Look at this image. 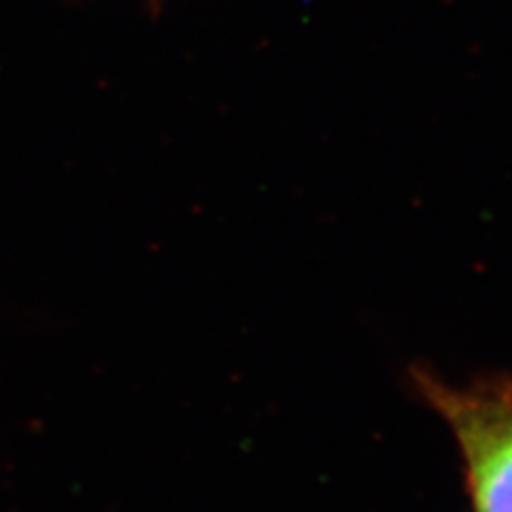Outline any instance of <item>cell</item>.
<instances>
[{
	"label": "cell",
	"instance_id": "cell-1",
	"mask_svg": "<svg viewBox=\"0 0 512 512\" xmlns=\"http://www.w3.org/2000/svg\"><path fill=\"white\" fill-rule=\"evenodd\" d=\"M421 391L451 427L476 512H512V384L455 389L427 374Z\"/></svg>",
	"mask_w": 512,
	"mask_h": 512
},
{
	"label": "cell",
	"instance_id": "cell-2",
	"mask_svg": "<svg viewBox=\"0 0 512 512\" xmlns=\"http://www.w3.org/2000/svg\"><path fill=\"white\" fill-rule=\"evenodd\" d=\"M150 3H160V0H150Z\"/></svg>",
	"mask_w": 512,
	"mask_h": 512
}]
</instances>
